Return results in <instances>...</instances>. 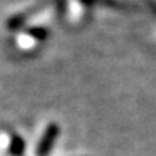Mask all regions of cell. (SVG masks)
<instances>
[{"label": "cell", "instance_id": "cell-1", "mask_svg": "<svg viewBox=\"0 0 156 156\" xmlns=\"http://www.w3.org/2000/svg\"><path fill=\"white\" fill-rule=\"evenodd\" d=\"M55 133H56V129H55V126H52V129H49V132H48L46 136H45V140L41 143V146H39V153H45V152L49 149L51 143L54 142Z\"/></svg>", "mask_w": 156, "mask_h": 156}]
</instances>
